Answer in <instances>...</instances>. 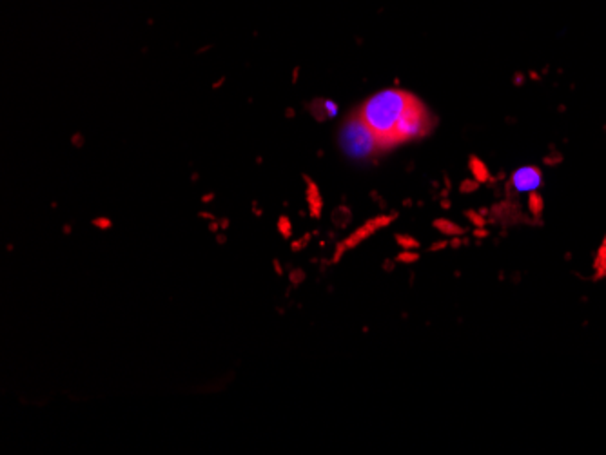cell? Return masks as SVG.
Returning a JSON list of instances; mask_svg holds the SVG:
<instances>
[{
    "mask_svg": "<svg viewBox=\"0 0 606 455\" xmlns=\"http://www.w3.org/2000/svg\"><path fill=\"white\" fill-rule=\"evenodd\" d=\"M599 263H601V265H606V241H604V245H602V249H601V254H599Z\"/></svg>",
    "mask_w": 606,
    "mask_h": 455,
    "instance_id": "25",
    "label": "cell"
},
{
    "mask_svg": "<svg viewBox=\"0 0 606 455\" xmlns=\"http://www.w3.org/2000/svg\"><path fill=\"white\" fill-rule=\"evenodd\" d=\"M229 225H231V222H229V218H222V220H220V227H222V231H225V229H229Z\"/></svg>",
    "mask_w": 606,
    "mask_h": 455,
    "instance_id": "26",
    "label": "cell"
},
{
    "mask_svg": "<svg viewBox=\"0 0 606 455\" xmlns=\"http://www.w3.org/2000/svg\"><path fill=\"white\" fill-rule=\"evenodd\" d=\"M313 234H315V232H308V234H303V238H299L298 241H292V243H290V249H292V252H299V250L306 249V247L309 245V241H311Z\"/></svg>",
    "mask_w": 606,
    "mask_h": 455,
    "instance_id": "15",
    "label": "cell"
},
{
    "mask_svg": "<svg viewBox=\"0 0 606 455\" xmlns=\"http://www.w3.org/2000/svg\"><path fill=\"white\" fill-rule=\"evenodd\" d=\"M394 265H396V259H385L383 261V270L390 272V270H394Z\"/></svg>",
    "mask_w": 606,
    "mask_h": 455,
    "instance_id": "23",
    "label": "cell"
},
{
    "mask_svg": "<svg viewBox=\"0 0 606 455\" xmlns=\"http://www.w3.org/2000/svg\"><path fill=\"white\" fill-rule=\"evenodd\" d=\"M416 98L401 89H381L360 109V116L374 131L381 147L394 145V131Z\"/></svg>",
    "mask_w": 606,
    "mask_h": 455,
    "instance_id": "1",
    "label": "cell"
},
{
    "mask_svg": "<svg viewBox=\"0 0 606 455\" xmlns=\"http://www.w3.org/2000/svg\"><path fill=\"white\" fill-rule=\"evenodd\" d=\"M252 213H254L256 216H262V209L258 207V204H252Z\"/></svg>",
    "mask_w": 606,
    "mask_h": 455,
    "instance_id": "28",
    "label": "cell"
},
{
    "mask_svg": "<svg viewBox=\"0 0 606 455\" xmlns=\"http://www.w3.org/2000/svg\"><path fill=\"white\" fill-rule=\"evenodd\" d=\"M313 114L317 120L335 118L338 114V105L333 100H318L313 104Z\"/></svg>",
    "mask_w": 606,
    "mask_h": 455,
    "instance_id": "7",
    "label": "cell"
},
{
    "mask_svg": "<svg viewBox=\"0 0 606 455\" xmlns=\"http://www.w3.org/2000/svg\"><path fill=\"white\" fill-rule=\"evenodd\" d=\"M93 225L98 227V229H102V231H107V229L113 227V222L109 218H95Z\"/></svg>",
    "mask_w": 606,
    "mask_h": 455,
    "instance_id": "18",
    "label": "cell"
},
{
    "mask_svg": "<svg viewBox=\"0 0 606 455\" xmlns=\"http://www.w3.org/2000/svg\"><path fill=\"white\" fill-rule=\"evenodd\" d=\"M432 225H434V229H436L437 232L446 234V236H450V238H454V236H464V234H465V229L460 227V225H456L452 220L437 218V220H434Z\"/></svg>",
    "mask_w": 606,
    "mask_h": 455,
    "instance_id": "8",
    "label": "cell"
},
{
    "mask_svg": "<svg viewBox=\"0 0 606 455\" xmlns=\"http://www.w3.org/2000/svg\"><path fill=\"white\" fill-rule=\"evenodd\" d=\"M287 278H289L290 285L298 287V285H301L303 281H306V272H303L301 268H290L289 274H287Z\"/></svg>",
    "mask_w": 606,
    "mask_h": 455,
    "instance_id": "14",
    "label": "cell"
},
{
    "mask_svg": "<svg viewBox=\"0 0 606 455\" xmlns=\"http://www.w3.org/2000/svg\"><path fill=\"white\" fill-rule=\"evenodd\" d=\"M338 141L344 155L351 160H367L376 153L378 147H381L378 136L365 123L360 113L358 116H351L349 120H345L340 129Z\"/></svg>",
    "mask_w": 606,
    "mask_h": 455,
    "instance_id": "2",
    "label": "cell"
},
{
    "mask_svg": "<svg viewBox=\"0 0 606 455\" xmlns=\"http://www.w3.org/2000/svg\"><path fill=\"white\" fill-rule=\"evenodd\" d=\"M71 232V225H64V234H69Z\"/></svg>",
    "mask_w": 606,
    "mask_h": 455,
    "instance_id": "30",
    "label": "cell"
},
{
    "mask_svg": "<svg viewBox=\"0 0 606 455\" xmlns=\"http://www.w3.org/2000/svg\"><path fill=\"white\" fill-rule=\"evenodd\" d=\"M213 198H215V195H209V196H204V202H206V204H207V202H211V200H213Z\"/></svg>",
    "mask_w": 606,
    "mask_h": 455,
    "instance_id": "29",
    "label": "cell"
},
{
    "mask_svg": "<svg viewBox=\"0 0 606 455\" xmlns=\"http://www.w3.org/2000/svg\"><path fill=\"white\" fill-rule=\"evenodd\" d=\"M465 218H467L474 227H485V225H487V220H485L482 214L474 213V211H467V213H465Z\"/></svg>",
    "mask_w": 606,
    "mask_h": 455,
    "instance_id": "16",
    "label": "cell"
},
{
    "mask_svg": "<svg viewBox=\"0 0 606 455\" xmlns=\"http://www.w3.org/2000/svg\"><path fill=\"white\" fill-rule=\"evenodd\" d=\"M471 171H473V175L476 177L478 182H489V178H491L485 164L482 160H478V159L471 160Z\"/></svg>",
    "mask_w": 606,
    "mask_h": 455,
    "instance_id": "10",
    "label": "cell"
},
{
    "mask_svg": "<svg viewBox=\"0 0 606 455\" xmlns=\"http://www.w3.org/2000/svg\"><path fill=\"white\" fill-rule=\"evenodd\" d=\"M398 214L396 213H392V214H389V216H378V218H371L363 227H360L358 231H354L349 238H345L344 241H340L338 245H336V250H335V256H333V263H338L340 261V258H342V254L345 252V250H351V249H354L358 243H362V241H365L367 238H371L376 231H380V229H383V227H387V225H390L392 222H394V218H396Z\"/></svg>",
    "mask_w": 606,
    "mask_h": 455,
    "instance_id": "4",
    "label": "cell"
},
{
    "mask_svg": "<svg viewBox=\"0 0 606 455\" xmlns=\"http://www.w3.org/2000/svg\"><path fill=\"white\" fill-rule=\"evenodd\" d=\"M396 243L399 245V249L403 250H412V249H419V241L409 234H396L394 236Z\"/></svg>",
    "mask_w": 606,
    "mask_h": 455,
    "instance_id": "11",
    "label": "cell"
},
{
    "mask_svg": "<svg viewBox=\"0 0 606 455\" xmlns=\"http://www.w3.org/2000/svg\"><path fill=\"white\" fill-rule=\"evenodd\" d=\"M351 220H353V214H351V211L347 209V207H336L335 211H333V223L338 227V229H345V227H349V223H351Z\"/></svg>",
    "mask_w": 606,
    "mask_h": 455,
    "instance_id": "9",
    "label": "cell"
},
{
    "mask_svg": "<svg viewBox=\"0 0 606 455\" xmlns=\"http://www.w3.org/2000/svg\"><path fill=\"white\" fill-rule=\"evenodd\" d=\"M308 184H309V187H308L309 213H311V216H313V218L320 220V218H322V211H324V200H322V196H320V191H318V187H317L315 184H311L309 180H308Z\"/></svg>",
    "mask_w": 606,
    "mask_h": 455,
    "instance_id": "6",
    "label": "cell"
},
{
    "mask_svg": "<svg viewBox=\"0 0 606 455\" xmlns=\"http://www.w3.org/2000/svg\"><path fill=\"white\" fill-rule=\"evenodd\" d=\"M222 227H220V222L218 220H213V222H209V231L213 232V234H218V231H220Z\"/></svg>",
    "mask_w": 606,
    "mask_h": 455,
    "instance_id": "20",
    "label": "cell"
},
{
    "mask_svg": "<svg viewBox=\"0 0 606 455\" xmlns=\"http://www.w3.org/2000/svg\"><path fill=\"white\" fill-rule=\"evenodd\" d=\"M487 236H489V232H487L483 227H476V231H474V238L483 240V238H487Z\"/></svg>",
    "mask_w": 606,
    "mask_h": 455,
    "instance_id": "21",
    "label": "cell"
},
{
    "mask_svg": "<svg viewBox=\"0 0 606 455\" xmlns=\"http://www.w3.org/2000/svg\"><path fill=\"white\" fill-rule=\"evenodd\" d=\"M198 216H200V218H206V220H209V222L216 220V218H215V214H211V213H200Z\"/></svg>",
    "mask_w": 606,
    "mask_h": 455,
    "instance_id": "27",
    "label": "cell"
},
{
    "mask_svg": "<svg viewBox=\"0 0 606 455\" xmlns=\"http://www.w3.org/2000/svg\"><path fill=\"white\" fill-rule=\"evenodd\" d=\"M541 209H543V202H541L539 195H537V193H532V195H530V211L536 213V214H539Z\"/></svg>",
    "mask_w": 606,
    "mask_h": 455,
    "instance_id": "17",
    "label": "cell"
},
{
    "mask_svg": "<svg viewBox=\"0 0 606 455\" xmlns=\"http://www.w3.org/2000/svg\"><path fill=\"white\" fill-rule=\"evenodd\" d=\"M510 186L519 195H525V193L532 195V193H536L543 186V175H541V171L537 168L527 166V168L518 169L512 175Z\"/></svg>",
    "mask_w": 606,
    "mask_h": 455,
    "instance_id": "5",
    "label": "cell"
},
{
    "mask_svg": "<svg viewBox=\"0 0 606 455\" xmlns=\"http://www.w3.org/2000/svg\"><path fill=\"white\" fill-rule=\"evenodd\" d=\"M278 231L281 234L283 240H290L292 238V225H290V220L287 216H280L278 220Z\"/></svg>",
    "mask_w": 606,
    "mask_h": 455,
    "instance_id": "12",
    "label": "cell"
},
{
    "mask_svg": "<svg viewBox=\"0 0 606 455\" xmlns=\"http://www.w3.org/2000/svg\"><path fill=\"white\" fill-rule=\"evenodd\" d=\"M430 129V118L425 107L416 100L414 105L405 113L394 131V143L410 141L423 136Z\"/></svg>",
    "mask_w": 606,
    "mask_h": 455,
    "instance_id": "3",
    "label": "cell"
},
{
    "mask_svg": "<svg viewBox=\"0 0 606 455\" xmlns=\"http://www.w3.org/2000/svg\"><path fill=\"white\" fill-rule=\"evenodd\" d=\"M215 238H216V243H218V245H225V243L229 241L227 234H224V232H218V234H215Z\"/></svg>",
    "mask_w": 606,
    "mask_h": 455,
    "instance_id": "22",
    "label": "cell"
},
{
    "mask_svg": "<svg viewBox=\"0 0 606 455\" xmlns=\"http://www.w3.org/2000/svg\"><path fill=\"white\" fill-rule=\"evenodd\" d=\"M394 259H396V263H416L419 259V252L401 250Z\"/></svg>",
    "mask_w": 606,
    "mask_h": 455,
    "instance_id": "13",
    "label": "cell"
},
{
    "mask_svg": "<svg viewBox=\"0 0 606 455\" xmlns=\"http://www.w3.org/2000/svg\"><path fill=\"white\" fill-rule=\"evenodd\" d=\"M272 267H274V272H276L278 276H283V268H281V265H280V259H272Z\"/></svg>",
    "mask_w": 606,
    "mask_h": 455,
    "instance_id": "24",
    "label": "cell"
},
{
    "mask_svg": "<svg viewBox=\"0 0 606 455\" xmlns=\"http://www.w3.org/2000/svg\"><path fill=\"white\" fill-rule=\"evenodd\" d=\"M448 247V241L446 240H441V241H436V243H432L430 245V252H437V250H443V249H446Z\"/></svg>",
    "mask_w": 606,
    "mask_h": 455,
    "instance_id": "19",
    "label": "cell"
}]
</instances>
